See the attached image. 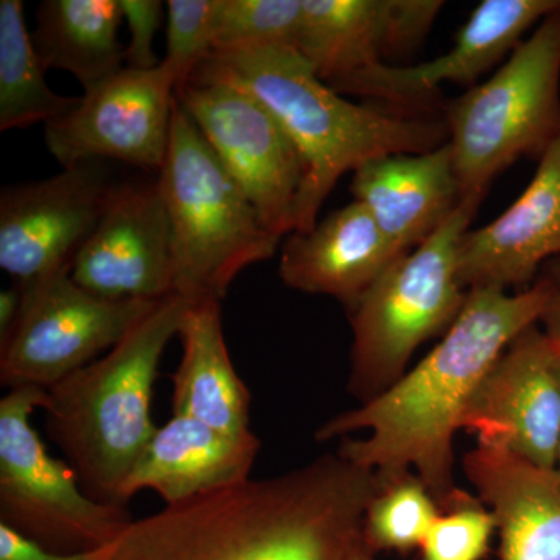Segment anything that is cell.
Returning <instances> with one entry per match:
<instances>
[{
    "instance_id": "cell-1",
    "label": "cell",
    "mask_w": 560,
    "mask_h": 560,
    "mask_svg": "<svg viewBox=\"0 0 560 560\" xmlns=\"http://www.w3.org/2000/svg\"><path fill=\"white\" fill-rule=\"evenodd\" d=\"M548 298L541 276L515 294L497 287L467 291L458 318L415 370L375 399L327 420L316 440L345 438L338 455L374 471L381 485L415 469L442 512L477 500L453 477V438L486 375L523 330L540 323Z\"/></svg>"
},
{
    "instance_id": "cell-2",
    "label": "cell",
    "mask_w": 560,
    "mask_h": 560,
    "mask_svg": "<svg viewBox=\"0 0 560 560\" xmlns=\"http://www.w3.org/2000/svg\"><path fill=\"white\" fill-rule=\"evenodd\" d=\"M377 490L374 471L329 453L132 518L101 560H350Z\"/></svg>"
},
{
    "instance_id": "cell-3",
    "label": "cell",
    "mask_w": 560,
    "mask_h": 560,
    "mask_svg": "<svg viewBox=\"0 0 560 560\" xmlns=\"http://www.w3.org/2000/svg\"><path fill=\"white\" fill-rule=\"evenodd\" d=\"M198 69L253 92L300 151L304 179L294 205L293 232L316 226L320 206L345 173L375 158L425 153L448 142L445 121L346 101L294 49L212 54Z\"/></svg>"
},
{
    "instance_id": "cell-4",
    "label": "cell",
    "mask_w": 560,
    "mask_h": 560,
    "mask_svg": "<svg viewBox=\"0 0 560 560\" xmlns=\"http://www.w3.org/2000/svg\"><path fill=\"white\" fill-rule=\"evenodd\" d=\"M189 304L165 298L119 345L47 389V434L91 499L125 506V485L158 430L150 407L162 355Z\"/></svg>"
},
{
    "instance_id": "cell-5",
    "label": "cell",
    "mask_w": 560,
    "mask_h": 560,
    "mask_svg": "<svg viewBox=\"0 0 560 560\" xmlns=\"http://www.w3.org/2000/svg\"><path fill=\"white\" fill-rule=\"evenodd\" d=\"M158 176L171 217L176 296L221 302L243 270L275 256L280 237L261 223L178 101Z\"/></svg>"
},
{
    "instance_id": "cell-6",
    "label": "cell",
    "mask_w": 560,
    "mask_h": 560,
    "mask_svg": "<svg viewBox=\"0 0 560 560\" xmlns=\"http://www.w3.org/2000/svg\"><path fill=\"white\" fill-rule=\"evenodd\" d=\"M481 201L464 197L440 230L394 261L349 312L348 389L360 404L396 385L419 346L447 334L458 318L467 300L458 278L459 245Z\"/></svg>"
},
{
    "instance_id": "cell-7",
    "label": "cell",
    "mask_w": 560,
    "mask_h": 560,
    "mask_svg": "<svg viewBox=\"0 0 560 560\" xmlns=\"http://www.w3.org/2000/svg\"><path fill=\"white\" fill-rule=\"evenodd\" d=\"M445 125L463 198H485L514 162L544 156L560 136V7L489 80L445 106Z\"/></svg>"
},
{
    "instance_id": "cell-8",
    "label": "cell",
    "mask_w": 560,
    "mask_h": 560,
    "mask_svg": "<svg viewBox=\"0 0 560 560\" xmlns=\"http://www.w3.org/2000/svg\"><path fill=\"white\" fill-rule=\"evenodd\" d=\"M47 390L10 389L0 400V523L58 555L102 550L132 518L125 506L91 499L66 460L32 427Z\"/></svg>"
},
{
    "instance_id": "cell-9",
    "label": "cell",
    "mask_w": 560,
    "mask_h": 560,
    "mask_svg": "<svg viewBox=\"0 0 560 560\" xmlns=\"http://www.w3.org/2000/svg\"><path fill=\"white\" fill-rule=\"evenodd\" d=\"M176 101L265 228L280 238L291 234L304 164L275 114L237 81L201 69L176 92Z\"/></svg>"
},
{
    "instance_id": "cell-10",
    "label": "cell",
    "mask_w": 560,
    "mask_h": 560,
    "mask_svg": "<svg viewBox=\"0 0 560 560\" xmlns=\"http://www.w3.org/2000/svg\"><path fill=\"white\" fill-rule=\"evenodd\" d=\"M20 290V318L0 342V382L9 389H50L119 345L161 302L105 300L70 271Z\"/></svg>"
},
{
    "instance_id": "cell-11",
    "label": "cell",
    "mask_w": 560,
    "mask_h": 560,
    "mask_svg": "<svg viewBox=\"0 0 560 560\" xmlns=\"http://www.w3.org/2000/svg\"><path fill=\"white\" fill-rule=\"evenodd\" d=\"M117 179L110 162L86 161L0 195V268L31 289L73 260L101 220Z\"/></svg>"
},
{
    "instance_id": "cell-12",
    "label": "cell",
    "mask_w": 560,
    "mask_h": 560,
    "mask_svg": "<svg viewBox=\"0 0 560 560\" xmlns=\"http://www.w3.org/2000/svg\"><path fill=\"white\" fill-rule=\"evenodd\" d=\"M175 105V80L161 65L150 70L127 66L47 124L44 142L62 168L121 162L158 175L167 158Z\"/></svg>"
},
{
    "instance_id": "cell-13",
    "label": "cell",
    "mask_w": 560,
    "mask_h": 560,
    "mask_svg": "<svg viewBox=\"0 0 560 560\" xmlns=\"http://www.w3.org/2000/svg\"><path fill=\"white\" fill-rule=\"evenodd\" d=\"M70 276L110 301L158 302L175 294L172 224L160 176L117 180Z\"/></svg>"
},
{
    "instance_id": "cell-14",
    "label": "cell",
    "mask_w": 560,
    "mask_h": 560,
    "mask_svg": "<svg viewBox=\"0 0 560 560\" xmlns=\"http://www.w3.org/2000/svg\"><path fill=\"white\" fill-rule=\"evenodd\" d=\"M463 430L477 434L486 447L547 469L558 467L560 353L539 324L501 353L475 393Z\"/></svg>"
},
{
    "instance_id": "cell-15",
    "label": "cell",
    "mask_w": 560,
    "mask_h": 560,
    "mask_svg": "<svg viewBox=\"0 0 560 560\" xmlns=\"http://www.w3.org/2000/svg\"><path fill=\"white\" fill-rule=\"evenodd\" d=\"M560 0H482L464 22L451 50L419 65H377L334 81L338 94L357 95L394 106L431 103L442 84L477 86L489 69L510 57Z\"/></svg>"
},
{
    "instance_id": "cell-16",
    "label": "cell",
    "mask_w": 560,
    "mask_h": 560,
    "mask_svg": "<svg viewBox=\"0 0 560 560\" xmlns=\"http://www.w3.org/2000/svg\"><path fill=\"white\" fill-rule=\"evenodd\" d=\"M442 0H302L296 50L327 84L418 49Z\"/></svg>"
},
{
    "instance_id": "cell-17",
    "label": "cell",
    "mask_w": 560,
    "mask_h": 560,
    "mask_svg": "<svg viewBox=\"0 0 560 560\" xmlns=\"http://www.w3.org/2000/svg\"><path fill=\"white\" fill-rule=\"evenodd\" d=\"M560 257V136L539 160L536 175L510 208L459 245L464 290H526L541 268Z\"/></svg>"
},
{
    "instance_id": "cell-18",
    "label": "cell",
    "mask_w": 560,
    "mask_h": 560,
    "mask_svg": "<svg viewBox=\"0 0 560 560\" xmlns=\"http://www.w3.org/2000/svg\"><path fill=\"white\" fill-rule=\"evenodd\" d=\"M350 191L400 256L429 241L463 200L448 142L364 162Z\"/></svg>"
},
{
    "instance_id": "cell-19",
    "label": "cell",
    "mask_w": 560,
    "mask_h": 560,
    "mask_svg": "<svg viewBox=\"0 0 560 560\" xmlns=\"http://www.w3.org/2000/svg\"><path fill=\"white\" fill-rule=\"evenodd\" d=\"M399 257L368 209L353 200L312 231L290 235L280 249L279 276L290 289L335 298L350 312Z\"/></svg>"
},
{
    "instance_id": "cell-20",
    "label": "cell",
    "mask_w": 560,
    "mask_h": 560,
    "mask_svg": "<svg viewBox=\"0 0 560 560\" xmlns=\"http://www.w3.org/2000/svg\"><path fill=\"white\" fill-rule=\"evenodd\" d=\"M260 451L253 431L228 434L189 416H173L153 434L136 463L121 500L143 489L154 490L167 504L249 480Z\"/></svg>"
},
{
    "instance_id": "cell-21",
    "label": "cell",
    "mask_w": 560,
    "mask_h": 560,
    "mask_svg": "<svg viewBox=\"0 0 560 560\" xmlns=\"http://www.w3.org/2000/svg\"><path fill=\"white\" fill-rule=\"evenodd\" d=\"M467 480L500 534V560H560V469L478 445L463 459Z\"/></svg>"
},
{
    "instance_id": "cell-22",
    "label": "cell",
    "mask_w": 560,
    "mask_h": 560,
    "mask_svg": "<svg viewBox=\"0 0 560 560\" xmlns=\"http://www.w3.org/2000/svg\"><path fill=\"white\" fill-rule=\"evenodd\" d=\"M183 345L173 374V416H189L228 434L249 433L250 393L232 364L220 302L189 304L180 319Z\"/></svg>"
},
{
    "instance_id": "cell-23",
    "label": "cell",
    "mask_w": 560,
    "mask_h": 560,
    "mask_svg": "<svg viewBox=\"0 0 560 560\" xmlns=\"http://www.w3.org/2000/svg\"><path fill=\"white\" fill-rule=\"evenodd\" d=\"M119 0H46L36 13L33 46L44 69L72 73L84 92L125 69Z\"/></svg>"
},
{
    "instance_id": "cell-24",
    "label": "cell",
    "mask_w": 560,
    "mask_h": 560,
    "mask_svg": "<svg viewBox=\"0 0 560 560\" xmlns=\"http://www.w3.org/2000/svg\"><path fill=\"white\" fill-rule=\"evenodd\" d=\"M21 0H0V131L24 130L66 116L81 97L51 91Z\"/></svg>"
},
{
    "instance_id": "cell-25",
    "label": "cell",
    "mask_w": 560,
    "mask_h": 560,
    "mask_svg": "<svg viewBox=\"0 0 560 560\" xmlns=\"http://www.w3.org/2000/svg\"><path fill=\"white\" fill-rule=\"evenodd\" d=\"M441 512L429 488L416 474L378 482L377 493L364 515V544L372 555L420 548Z\"/></svg>"
},
{
    "instance_id": "cell-26",
    "label": "cell",
    "mask_w": 560,
    "mask_h": 560,
    "mask_svg": "<svg viewBox=\"0 0 560 560\" xmlns=\"http://www.w3.org/2000/svg\"><path fill=\"white\" fill-rule=\"evenodd\" d=\"M302 0H220L212 54L296 50Z\"/></svg>"
},
{
    "instance_id": "cell-27",
    "label": "cell",
    "mask_w": 560,
    "mask_h": 560,
    "mask_svg": "<svg viewBox=\"0 0 560 560\" xmlns=\"http://www.w3.org/2000/svg\"><path fill=\"white\" fill-rule=\"evenodd\" d=\"M219 3L220 0L167 2V44L161 66L175 80L176 92L189 83L212 55Z\"/></svg>"
},
{
    "instance_id": "cell-28",
    "label": "cell",
    "mask_w": 560,
    "mask_h": 560,
    "mask_svg": "<svg viewBox=\"0 0 560 560\" xmlns=\"http://www.w3.org/2000/svg\"><path fill=\"white\" fill-rule=\"evenodd\" d=\"M497 530L495 517L480 499L441 512L423 540V560H481Z\"/></svg>"
},
{
    "instance_id": "cell-29",
    "label": "cell",
    "mask_w": 560,
    "mask_h": 560,
    "mask_svg": "<svg viewBox=\"0 0 560 560\" xmlns=\"http://www.w3.org/2000/svg\"><path fill=\"white\" fill-rule=\"evenodd\" d=\"M119 3L130 32L125 46L128 68L156 69L161 61L154 54L153 43L164 18V3L160 0H119Z\"/></svg>"
},
{
    "instance_id": "cell-30",
    "label": "cell",
    "mask_w": 560,
    "mask_h": 560,
    "mask_svg": "<svg viewBox=\"0 0 560 560\" xmlns=\"http://www.w3.org/2000/svg\"><path fill=\"white\" fill-rule=\"evenodd\" d=\"M102 550L58 555L0 523V560H101Z\"/></svg>"
},
{
    "instance_id": "cell-31",
    "label": "cell",
    "mask_w": 560,
    "mask_h": 560,
    "mask_svg": "<svg viewBox=\"0 0 560 560\" xmlns=\"http://www.w3.org/2000/svg\"><path fill=\"white\" fill-rule=\"evenodd\" d=\"M539 276L547 280L548 289H550V298H548L547 308L541 315L539 326L560 353V257L548 261L541 268Z\"/></svg>"
},
{
    "instance_id": "cell-32",
    "label": "cell",
    "mask_w": 560,
    "mask_h": 560,
    "mask_svg": "<svg viewBox=\"0 0 560 560\" xmlns=\"http://www.w3.org/2000/svg\"><path fill=\"white\" fill-rule=\"evenodd\" d=\"M22 305V293L16 285L13 289L3 290L0 293V342L5 340L7 337L16 326V320L20 318Z\"/></svg>"
},
{
    "instance_id": "cell-33",
    "label": "cell",
    "mask_w": 560,
    "mask_h": 560,
    "mask_svg": "<svg viewBox=\"0 0 560 560\" xmlns=\"http://www.w3.org/2000/svg\"><path fill=\"white\" fill-rule=\"evenodd\" d=\"M374 556L370 550H368V547L361 548L357 555H353V558L350 560H374Z\"/></svg>"
},
{
    "instance_id": "cell-34",
    "label": "cell",
    "mask_w": 560,
    "mask_h": 560,
    "mask_svg": "<svg viewBox=\"0 0 560 560\" xmlns=\"http://www.w3.org/2000/svg\"><path fill=\"white\" fill-rule=\"evenodd\" d=\"M558 469H560V438H559V447H558Z\"/></svg>"
}]
</instances>
